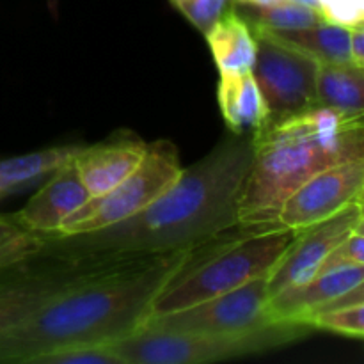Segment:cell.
Returning <instances> with one entry per match:
<instances>
[{
  "label": "cell",
  "mask_w": 364,
  "mask_h": 364,
  "mask_svg": "<svg viewBox=\"0 0 364 364\" xmlns=\"http://www.w3.org/2000/svg\"><path fill=\"white\" fill-rule=\"evenodd\" d=\"M171 6L180 11L188 23L194 25L199 32L205 34L220 14L228 9L230 0H169Z\"/></svg>",
  "instance_id": "24"
},
{
  "label": "cell",
  "mask_w": 364,
  "mask_h": 364,
  "mask_svg": "<svg viewBox=\"0 0 364 364\" xmlns=\"http://www.w3.org/2000/svg\"><path fill=\"white\" fill-rule=\"evenodd\" d=\"M315 333L306 322H270L242 334H187L144 327L110 343L124 364H205L267 354Z\"/></svg>",
  "instance_id": "5"
},
{
  "label": "cell",
  "mask_w": 364,
  "mask_h": 364,
  "mask_svg": "<svg viewBox=\"0 0 364 364\" xmlns=\"http://www.w3.org/2000/svg\"><path fill=\"white\" fill-rule=\"evenodd\" d=\"M295 231L281 226L240 228V233L194 249L183 269L160 291L149 316L166 315L228 294L269 276L291 244ZM148 316V318H149Z\"/></svg>",
  "instance_id": "4"
},
{
  "label": "cell",
  "mask_w": 364,
  "mask_h": 364,
  "mask_svg": "<svg viewBox=\"0 0 364 364\" xmlns=\"http://www.w3.org/2000/svg\"><path fill=\"white\" fill-rule=\"evenodd\" d=\"M267 277H256L199 304L149 316L144 327L187 334H242L258 329L272 322L267 313L270 299Z\"/></svg>",
  "instance_id": "8"
},
{
  "label": "cell",
  "mask_w": 364,
  "mask_h": 364,
  "mask_svg": "<svg viewBox=\"0 0 364 364\" xmlns=\"http://www.w3.org/2000/svg\"><path fill=\"white\" fill-rule=\"evenodd\" d=\"M361 224H364L363 199H358L329 219L295 231L291 244L267 277L270 297L284 288L297 287L313 279L327 255Z\"/></svg>",
  "instance_id": "10"
},
{
  "label": "cell",
  "mask_w": 364,
  "mask_h": 364,
  "mask_svg": "<svg viewBox=\"0 0 364 364\" xmlns=\"http://www.w3.org/2000/svg\"><path fill=\"white\" fill-rule=\"evenodd\" d=\"M309 323L315 331L341 334V336L363 340L364 338V304L347 306V308L333 309V311L318 313Z\"/></svg>",
  "instance_id": "23"
},
{
  "label": "cell",
  "mask_w": 364,
  "mask_h": 364,
  "mask_svg": "<svg viewBox=\"0 0 364 364\" xmlns=\"http://www.w3.org/2000/svg\"><path fill=\"white\" fill-rule=\"evenodd\" d=\"M43 235L25 230L11 215H0V272L34 258L41 247Z\"/></svg>",
  "instance_id": "21"
},
{
  "label": "cell",
  "mask_w": 364,
  "mask_h": 364,
  "mask_svg": "<svg viewBox=\"0 0 364 364\" xmlns=\"http://www.w3.org/2000/svg\"><path fill=\"white\" fill-rule=\"evenodd\" d=\"M116 265V263H114ZM105 265L66 258H36L0 272V336L23 322L46 301Z\"/></svg>",
  "instance_id": "9"
},
{
  "label": "cell",
  "mask_w": 364,
  "mask_h": 364,
  "mask_svg": "<svg viewBox=\"0 0 364 364\" xmlns=\"http://www.w3.org/2000/svg\"><path fill=\"white\" fill-rule=\"evenodd\" d=\"M348 50H350L352 64H355L358 68H364V28L363 27L350 28Z\"/></svg>",
  "instance_id": "27"
},
{
  "label": "cell",
  "mask_w": 364,
  "mask_h": 364,
  "mask_svg": "<svg viewBox=\"0 0 364 364\" xmlns=\"http://www.w3.org/2000/svg\"><path fill=\"white\" fill-rule=\"evenodd\" d=\"M192 251L105 265L71 284L0 336V363L27 364L55 348L123 340L144 326L155 299Z\"/></svg>",
  "instance_id": "2"
},
{
  "label": "cell",
  "mask_w": 364,
  "mask_h": 364,
  "mask_svg": "<svg viewBox=\"0 0 364 364\" xmlns=\"http://www.w3.org/2000/svg\"><path fill=\"white\" fill-rule=\"evenodd\" d=\"M316 103L347 119H364V71L355 64H320Z\"/></svg>",
  "instance_id": "17"
},
{
  "label": "cell",
  "mask_w": 364,
  "mask_h": 364,
  "mask_svg": "<svg viewBox=\"0 0 364 364\" xmlns=\"http://www.w3.org/2000/svg\"><path fill=\"white\" fill-rule=\"evenodd\" d=\"M361 284H364V265L340 267L318 274L308 283L284 288L279 294L272 295L267 302V313L272 322L294 320L308 323L309 316L320 306Z\"/></svg>",
  "instance_id": "14"
},
{
  "label": "cell",
  "mask_w": 364,
  "mask_h": 364,
  "mask_svg": "<svg viewBox=\"0 0 364 364\" xmlns=\"http://www.w3.org/2000/svg\"><path fill=\"white\" fill-rule=\"evenodd\" d=\"M148 142L128 128H119L92 146H82L73 164L91 196L109 192L134 173L144 159Z\"/></svg>",
  "instance_id": "12"
},
{
  "label": "cell",
  "mask_w": 364,
  "mask_h": 364,
  "mask_svg": "<svg viewBox=\"0 0 364 364\" xmlns=\"http://www.w3.org/2000/svg\"><path fill=\"white\" fill-rule=\"evenodd\" d=\"M84 144L50 146L25 155L0 160V199L50 176L64 162L73 159Z\"/></svg>",
  "instance_id": "18"
},
{
  "label": "cell",
  "mask_w": 364,
  "mask_h": 364,
  "mask_svg": "<svg viewBox=\"0 0 364 364\" xmlns=\"http://www.w3.org/2000/svg\"><path fill=\"white\" fill-rule=\"evenodd\" d=\"M323 21L347 28L364 25V0H318Z\"/></svg>",
  "instance_id": "26"
},
{
  "label": "cell",
  "mask_w": 364,
  "mask_h": 364,
  "mask_svg": "<svg viewBox=\"0 0 364 364\" xmlns=\"http://www.w3.org/2000/svg\"><path fill=\"white\" fill-rule=\"evenodd\" d=\"M364 160V119L336 110L308 112L252 134V160L237 208L242 228L277 226L283 203L320 171Z\"/></svg>",
  "instance_id": "3"
},
{
  "label": "cell",
  "mask_w": 364,
  "mask_h": 364,
  "mask_svg": "<svg viewBox=\"0 0 364 364\" xmlns=\"http://www.w3.org/2000/svg\"><path fill=\"white\" fill-rule=\"evenodd\" d=\"M350 265H364V224L355 228L350 235H347V237L327 255L322 267H320L318 274ZM318 274H316V276H318Z\"/></svg>",
  "instance_id": "25"
},
{
  "label": "cell",
  "mask_w": 364,
  "mask_h": 364,
  "mask_svg": "<svg viewBox=\"0 0 364 364\" xmlns=\"http://www.w3.org/2000/svg\"><path fill=\"white\" fill-rule=\"evenodd\" d=\"M364 160H348L320 171L302 183L277 213V226L299 231L363 199Z\"/></svg>",
  "instance_id": "11"
},
{
  "label": "cell",
  "mask_w": 364,
  "mask_h": 364,
  "mask_svg": "<svg viewBox=\"0 0 364 364\" xmlns=\"http://www.w3.org/2000/svg\"><path fill=\"white\" fill-rule=\"evenodd\" d=\"M233 6L252 28L297 31V28H308L323 23V18L318 9L304 6V4L291 2V0L270 4V6H251V4L238 2H233Z\"/></svg>",
  "instance_id": "20"
},
{
  "label": "cell",
  "mask_w": 364,
  "mask_h": 364,
  "mask_svg": "<svg viewBox=\"0 0 364 364\" xmlns=\"http://www.w3.org/2000/svg\"><path fill=\"white\" fill-rule=\"evenodd\" d=\"M27 364H124L110 345H71L36 355Z\"/></svg>",
  "instance_id": "22"
},
{
  "label": "cell",
  "mask_w": 364,
  "mask_h": 364,
  "mask_svg": "<svg viewBox=\"0 0 364 364\" xmlns=\"http://www.w3.org/2000/svg\"><path fill=\"white\" fill-rule=\"evenodd\" d=\"M252 31L256 36V63L251 73L265 102L267 119L263 127L283 123L318 107V60L272 32Z\"/></svg>",
  "instance_id": "7"
},
{
  "label": "cell",
  "mask_w": 364,
  "mask_h": 364,
  "mask_svg": "<svg viewBox=\"0 0 364 364\" xmlns=\"http://www.w3.org/2000/svg\"><path fill=\"white\" fill-rule=\"evenodd\" d=\"M217 102L228 130L255 134L265 124L267 109L252 73H220Z\"/></svg>",
  "instance_id": "16"
},
{
  "label": "cell",
  "mask_w": 364,
  "mask_h": 364,
  "mask_svg": "<svg viewBox=\"0 0 364 364\" xmlns=\"http://www.w3.org/2000/svg\"><path fill=\"white\" fill-rule=\"evenodd\" d=\"M265 31V28H263ZM283 41L304 50L320 64H347L350 60V28L334 23L315 25L297 31H269Z\"/></svg>",
  "instance_id": "19"
},
{
  "label": "cell",
  "mask_w": 364,
  "mask_h": 364,
  "mask_svg": "<svg viewBox=\"0 0 364 364\" xmlns=\"http://www.w3.org/2000/svg\"><path fill=\"white\" fill-rule=\"evenodd\" d=\"M251 160L252 135L230 132L203 159L183 167L144 210L91 233L43 235L36 256L114 265L201 247L238 228V199Z\"/></svg>",
  "instance_id": "1"
},
{
  "label": "cell",
  "mask_w": 364,
  "mask_h": 364,
  "mask_svg": "<svg viewBox=\"0 0 364 364\" xmlns=\"http://www.w3.org/2000/svg\"><path fill=\"white\" fill-rule=\"evenodd\" d=\"M180 151L169 139L148 142L144 159L123 181L100 196H91L64 219L57 235L71 237L114 226L135 215L164 194L181 174Z\"/></svg>",
  "instance_id": "6"
},
{
  "label": "cell",
  "mask_w": 364,
  "mask_h": 364,
  "mask_svg": "<svg viewBox=\"0 0 364 364\" xmlns=\"http://www.w3.org/2000/svg\"><path fill=\"white\" fill-rule=\"evenodd\" d=\"M89 198L91 194L71 159L53 171L38 194L32 196L27 205L20 212L13 213V217L25 230L52 235L59 230L64 219L80 208Z\"/></svg>",
  "instance_id": "13"
},
{
  "label": "cell",
  "mask_w": 364,
  "mask_h": 364,
  "mask_svg": "<svg viewBox=\"0 0 364 364\" xmlns=\"http://www.w3.org/2000/svg\"><path fill=\"white\" fill-rule=\"evenodd\" d=\"M238 4H251V6H270V4L287 2V0H233Z\"/></svg>",
  "instance_id": "28"
},
{
  "label": "cell",
  "mask_w": 364,
  "mask_h": 364,
  "mask_svg": "<svg viewBox=\"0 0 364 364\" xmlns=\"http://www.w3.org/2000/svg\"><path fill=\"white\" fill-rule=\"evenodd\" d=\"M205 38L220 73H251L256 63V36L233 2L205 32Z\"/></svg>",
  "instance_id": "15"
}]
</instances>
